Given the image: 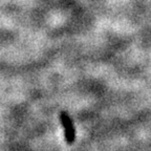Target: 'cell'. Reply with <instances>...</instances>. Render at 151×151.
<instances>
[{
    "instance_id": "6da1fadb",
    "label": "cell",
    "mask_w": 151,
    "mask_h": 151,
    "mask_svg": "<svg viewBox=\"0 0 151 151\" xmlns=\"http://www.w3.org/2000/svg\"><path fill=\"white\" fill-rule=\"evenodd\" d=\"M60 119H61L62 126L64 130V137L67 144H73L76 139V131L73 127V123L71 121L70 116L67 112L62 111L60 113Z\"/></svg>"
}]
</instances>
